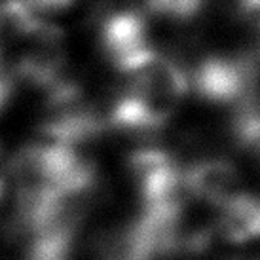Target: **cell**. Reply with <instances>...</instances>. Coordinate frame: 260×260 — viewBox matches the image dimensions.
<instances>
[{"instance_id": "6da1fadb", "label": "cell", "mask_w": 260, "mask_h": 260, "mask_svg": "<svg viewBox=\"0 0 260 260\" xmlns=\"http://www.w3.org/2000/svg\"><path fill=\"white\" fill-rule=\"evenodd\" d=\"M17 38V63L15 74L32 86L50 89L63 80L67 63V40L63 29L46 17L23 25L10 32Z\"/></svg>"}, {"instance_id": "7a4b0ae2", "label": "cell", "mask_w": 260, "mask_h": 260, "mask_svg": "<svg viewBox=\"0 0 260 260\" xmlns=\"http://www.w3.org/2000/svg\"><path fill=\"white\" fill-rule=\"evenodd\" d=\"M129 171L145 202V209L167 207L184 202L182 171L171 156L158 148H143L131 154Z\"/></svg>"}, {"instance_id": "3957f363", "label": "cell", "mask_w": 260, "mask_h": 260, "mask_svg": "<svg viewBox=\"0 0 260 260\" xmlns=\"http://www.w3.org/2000/svg\"><path fill=\"white\" fill-rule=\"evenodd\" d=\"M188 82L203 101L230 105L254 89V71H247L238 59L211 55L200 61Z\"/></svg>"}, {"instance_id": "277c9868", "label": "cell", "mask_w": 260, "mask_h": 260, "mask_svg": "<svg viewBox=\"0 0 260 260\" xmlns=\"http://www.w3.org/2000/svg\"><path fill=\"white\" fill-rule=\"evenodd\" d=\"M182 184L188 196L207 205H220L238 186V171L228 159L209 158L196 161L182 171Z\"/></svg>"}, {"instance_id": "5b68a950", "label": "cell", "mask_w": 260, "mask_h": 260, "mask_svg": "<svg viewBox=\"0 0 260 260\" xmlns=\"http://www.w3.org/2000/svg\"><path fill=\"white\" fill-rule=\"evenodd\" d=\"M101 46L109 59L118 67L125 59L150 48L146 17L135 14H103Z\"/></svg>"}, {"instance_id": "8992f818", "label": "cell", "mask_w": 260, "mask_h": 260, "mask_svg": "<svg viewBox=\"0 0 260 260\" xmlns=\"http://www.w3.org/2000/svg\"><path fill=\"white\" fill-rule=\"evenodd\" d=\"M218 207L220 213L215 218V230H218L226 241L245 243L258 236L260 209L254 196L236 192Z\"/></svg>"}, {"instance_id": "52a82bcc", "label": "cell", "mask_w": 260, "mask_h": 260, "mask_svg": "<svg viewBox=\"0 0 260 260\" xmlns=\"http://www.w3.org/2000/svg\"><path fill=\"white\" fill-rule=\"evenodd\" d=\"M164 0H105L103 14H135L146 17L148 14L159 15Z\"/></svg>"}, {"instance_id": "ba28073f", "label": "cell", "mask_w": 260, "mask_h": 260, "mask_svg": "<svg viewBox=\"0 0 260 260\" xmlns=\"http://www.w3.org/2000/svg\"><path fill=\"white\" fill-rule=\"evenodd\" d=\"M32 6L37 8L40 14H51V12H61L71 8L76 0H29Z\"/></svg>"}, {"instance_id": "9c48e42d", "label": "cell", "mask_w": 260, "mask_h": 260, "mask_svg": "<svg viewBox=\"0 0 260 260\" xmlns=\"http://www.w3.org/2000/svg\"><path fill=\"white\" fill-rule=\"evenodd\" d=\"M260 0H232V6L243 19H256Z\"/></svg>"}]
</instances>
